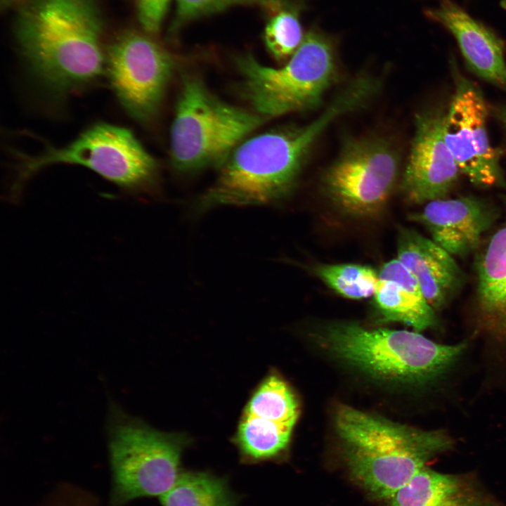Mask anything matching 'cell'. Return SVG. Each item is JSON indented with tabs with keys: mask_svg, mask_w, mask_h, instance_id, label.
<instances>
[{
	"mask_svg": "<svg viewBox=\"0 0 506 506\" xmlns=\"http://www.w3.org/2000/svg\"><path fill=\"white\" fill-rule=\"evenodd\" d=\"M103 20L95 0H29L14 25L19 50L31 70L63 93L98 77L105 65Z\"/></svg>",
	"mask_w": 506,
	"mask_h": 506,
	"instance_id": "6da1fadb",
	"label": "cell"
},
{
	"mask_svg": "<svg viewBox=\"0 0 506 506\" xmlns=\"http://www.w3.org/2000/svg\"><path fill=\"white\" fill-rule=\"evenodd\" d=\"M356 107L354 96L344 91L308 124L271 131L238 144L219 165L218 177L202 197L200 208L260 205L279 199L293 186L318 136L336 118Z\"/></svg>",
	"mask_w": 506,
	"mask_h": 506,
	"instance_id": "7a4b0ae2",
	"label": "cell"
},
{
	"mask_svg": "<svg viewBox=\"0 0 506 506\" xmlns=\"http://www.w3.org/2000/svg\"><path fill=\"white\" fill-rule=\"evenodd\" d=\"M335 427L354 481L371 497L389 500L434 456L453 446L441 431H424L342 405Z\"/></svg>",
	"mask_w": 506,
	"mask_h": 506,
	"instance_id": "3957f363",
	"label": "cell"
},
{
	"mask_svg": "<svg viewBox=\"0 0 506 506\" xmlns=\"http://www.w3.org/2000/svg\"><path fill=\"white\" fill-rule=\"evenodd\" d=\"M321 339L333 356L370 377L412 386L437 380L467 345L441 344L418 332L369 330L349 322L327 325Z\"/></svg>",
	"mask_w": 506,
	"mask_h": 506,
	"instance_id": "277c9868",
	"label": "cell"
},
{
	"mask_svg": "<svg viewBox=\"0 0 506 506\" xmlns=\"http://www.w3.org/2000/svg\"><path fill=\"white\" fill-rule=\"evenodd\" d=\"M266 119L221 100L200 78L186 74L171 127L172 164L184 172L219 166Z\"/></svg>",
	"mask_w": 506,
	"mask_h": 506,
	"instance_id": "5b68a950",
	"label": "cell"
},
{
	"mask_svg": "<svg viewBox=\"0 0 506 506\" xmlns=\"http://www.w3.org/2000/svg\"><path fill=\"white\" fill-rule=\"evenodd\" d=\"M108 443L112 480L108 506L162 497L181 474V440L152 429L113 402L108 411Z\"/></svg>",
	"mask_w": 506,
	"mask_h": 506,
	"instance_id": "8992f818",
	"label": "cell"
},
{
	"mask_svg": "<svg viewBox=\"0 0 506 506\" xmlns=\"http://www.w3.org/2000/svg\"><path fill=\"white\" fill-rule=\"evenodd\" d=\"M235 63L243 96L266 119L316 107L335 74L331 44L315 32L304 36L281 68L265 66L250 53L239 56Z\"/></svg>",
	"mask_w": 506,
	"mask_h": 506,
	"instance_id": "52a82bcc",
	"label": "cell"
},
{
	"mask_svg": "<svg viewBox=\"0 0 506 506\" xmlns=\"http://www.w3.org/2000/svg\"><path fill=\"white\" fill-rule=\"evenodd\" d=\"M21 159L11 190L16 199L31 175L53 164L84 166L129 193L147 187L157 170L155 159L130 130L106 123L92 126L64 147L48 146L39 155Z\"/></svg>",
	"mask_w": 506,
	"mask_h": 506,
	"instance_id": "ba28073f",
	"label": "cell"
},
{
	"mask_svg": "<svg viewBox=\"0 0 506 506\" xmlns=\"http://www.w3.org/2000/svg\"><path fill=\"white\" fill-rule=\"evenodd\" d=\"M148 34L124 32L105 51L112 87L126 111L140 122L157 112L176 67L175 58Z\"/></svg>",
	"mask_w": 506,
	"mask_h": 506,
	"instance_id": "9c48e42d",
	"label": "cell"
},
{
	"mask_svg": "<svg viewBox=\"0 0 506 506\" xmlns=\"http://www.w3.org/2000/svg\"><path fill=\"white\" fill-rule=\"evenodd\" d=\"M398 155L387 140H349L323 177L325 189L344 211L358 216L377 212L387 202L398 172Z\"/></svg>",
	"mask_w": 506,
	"mask_h": 506,
	"instance_id": "30bf717a",
	"label": "cell"
},
{
	"mask_svg": "<svg viewBox=\"0 0 506 506\" xmlns=\"http://www.w3.org/2000/svg\"><path fill=\"white\" fill-rule=\"evenodd\" d=\"M488 111L481 91L462 77L443 116L444 141L462 174L475 186L505 187L499 152L488 136Z\"/></svg>",
	"mask_w": 506,
	"mask_h": 506,
	"instance_id": "8fae6325",
	"label": "cell"
},
{
	"mask_svg": "<svg viewBox=\"0 0 506 506\" xmlns=\"http://www.w3.org/2000/svg\"><path fill=\"white\" fill-rule=\"evenodd\" d=\"M444 112L417 115L415 130L401 181L406 199L424 204L446 198L461 172L443 138Z\"/></svg>",
	"mask_w": 506,
	"mask_h": 506,
	"instance_id": "7c38bea8",
	"label": "cell"
},
{
	"mask_svg": "<svg viewBox=\"0 0 506 506\" xmlns=\"http://www.w3.org/2000/svg\"><path fill=\"white\" fill-rule=\"evenodd\" d=\"M498 214L484 200L465 196L427 202L412 219L423 224L432 240L451 255L464 256L479 248Z\"/></svg>",
	"mask_w": 506,
	"mask_h": 506,
	"instance_id": "4fadbf2b",
	"label": "cell"
},
{
	"mask_svg": "<svg viewBox=\"0 0 506 506\" xmlns=\"http://www.w3.org/2000/svg\"><path fill=\"white\" fill-rule=\"evenodd\" d=\"M397 256L435 311L449 304L462 285L463 274L453 256L413 229L399 231Z\"/></svg>",
	"mask_w": 506,
	"mask_h": 506,
	"instance_id": "5bb4252c",
	"label": "cell"
},
{
	"mask_svg": "<svg viewBox=\"0 0 506 506\" xmlns=\"http://www.w3.org/2000/svg\"><path fill=\"white\" fill-rule=\"evenodd\" d=\"M431 16L455 37L469 67L481 78L506 89V63L502 41L458 6L444 0Z\"/></svg>",
	"mask_w": 506,
	"mask_h": 506,
	"instance_id": "9a60e30c",
	"label": "cell"
},
{
	"mask_svg": "<svg viewBox=\"0 0 506 506\" xmlns=\"http://www.w3.org/2000/svg\"><path fill=\"white\" fill-rule=\"evenodd\" d=\"M386 506H505L469 474H448L427 467L389 500Z\"/></svg>",
	"mask_w": 506,
	"mask_h": 506,
	"instance_id": "2e32d148",
	"label": "cell"
},
{
	"mask_svg": "<svg viewBox=\"0 0 506 506\" xmlns=\"http://www.w3.org/2000/svg\"><path fill=\"white\" fill-rule=\"evenodd\" d=\"M375 304L384 320L401 322L420 332L437 325L436 311L425 299L414 275L398 260L378 272Z\"/></svg>",
	"mask_w": 506,
	"mask_h": 506,
	"instance_id": "e0dca14e",
	"label": "cell"
},
{
	"mask_svg": "<svg viewBox=\"0 0 506 506\" xmlns=\"http://www.w3.org/2000/svg\"><path fill=\"white\" fill-rule=\"evenodd\" d=\"M475 302L483 327L506 336V219L476 260Z\"/></svg>",
	"mask_w": 506,
	"mask_h": 506,
	"instance_id": "ac0fdd59",
	"label": "cell"
},
{
	"mask_svg": "<svg viewBox=\"0 0 506 506\" xmlns=\"http://www.w3.org/2000/svg\"><path fill=\"white\" fill-rule=\"evenodd\" d=\"M160 500L162 506H237L226 480L203 472L181 473Z\"/></svg>",
	"mask_w": 506,
	"mask_h": 506,
	"instance_id": "d6986e66",
	"label": "cell"
},
{
	"mask_svg": "<svg viewBox=\"0 0 506 506\" xmlns=\"http://www.w3.org/2000/svg\"><path fill=\"white\" fill-rule=\"evenodd\" d=\"M293 427L245 413L238 433L242 455L252 462L280 455L288 446Z\"/></svg>",
	"mask_w": 506,
	"mask_h": 506,
	"instance_id": "ffe728a7",
	"label": "cell"
},
{
	"mask_svg": "<svg viewBox=\"0 0 506 506\" xmlns=\"http://www.w3.org/2000/svg\"><path fill=\"white\" fill-rule=\"evenodd\" d=\"M245 413L294 427L299 414L297 399L281 378H266L249 400Z\"/></svg>",
	"mask_w": 506,
	"mask_h": 506,
	"instance_id": "44dd1931",
	"label": "cell"
},
{
	"mask_svg": "<svg viewBox=\"0 0 506 506\" xmlns=\"http://www.w3.org/2000/svg\"><path fill=\"white\" fill-rule=\"evenodd\" d=\"M316 273L336 292L353 299L374 295L379 280L378 273L372 268L354 264L323 265Z\"/></svg>",
	"mask_w": 506,
	"mask_h": 506,
	"instance_id": "7402d4cb",
	"label": "cell"
},
{
	"mask_svg": "<svg viewBox=\"0 0 506 506\" xmlns=\"http://www.w3.org/2000/svg\"><path fill=\"white\" fill-rule=\"evenodd\" d=\"M271 15L264 30V42L276 60H284L294 53L304 37L294 9L284 6Z\"/></svg>",
	"mask_w": 506,
	"mask_h": 506,
	"instance_id": "603a6c76",
	"label": "cell"
},
{
	"mask_svg": "<svg viewBox=\"0 0 506 506\" xmlns=\"http://www.w3.org/2000/svg\"><path fill=\"white\" fill-rule=\"evenodd\" d=\"M176 11L170 33L179 32L184 25L200 18L221 12L237 6H257L275 13L285 6L283 0H175Z\"/></svg>",
	"mask_w": 506,
	"mask_h": 506,
	"instance_id": "cb8c5ba5",
	"label": "cell"
},
{
	"mask_svg": "<svg viewBox=\"0 0 506 506\" xmlns=\"http://www.w3.org/2000/svg\"><path fill=\"white\" fill-rule=\"evenodd\" d=\"M171 0H137V16L141 27L149 34L161 28Z\"/></svg>",
	"mask_w": 506,
	"mask_h": 506,
	"instance_id": "d4e9b609",
	"label": "cell"
},
{
	"mask_svg": "<svg viewBox=\"0 0 506 506\" xmlns=\"http://www.w3.org/2000/svg\"><path fill=\"white\" fill-rule=\"evenodd\" d=\"M496 115L506 129V107H502L496 111Z\"/></svg>",
	"mask_w": 506,
	"mask_h": 506,
	"instance_id": "484cf974",
	"label": "cell"
},
{
	"mask_svg": "<svg viewBox=\"0 0 506 506\" xmlns=\"http://www.w3.org/2000/svg\"><path fill=\"white\" fill-rule=\"evenodd\" d=\"M22 0H1V6L3 8H8L19 2Z\"/></svg>",
	"mask_w": 506,
	"mask_h": 506,
	"instance_id": "4316f807",
	"label": "cell"
}]
</instances>
